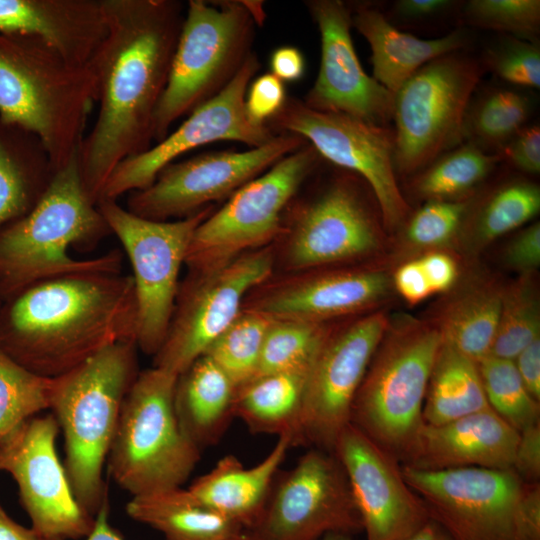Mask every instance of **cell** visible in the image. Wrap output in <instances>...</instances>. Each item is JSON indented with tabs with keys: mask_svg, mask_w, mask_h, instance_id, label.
Masks as SVG:
<instances>
[{
	"mask_svg": "<svg viewBox=\"0 0 540 540\" xmlns=\"http://www.w3.org/2000/svg\"><path fill=\"white\" fill-rule=\"evenodd\" d=\"M108 32L89 66L99 105L79 146L84 189L97 204L117 165L152 146L185 5L177 0H103Z\"/></svg>",
	"mask_w": 540,
	"mask_h": 540,
	"instance_id": "obj_1",
	"label": "cell"
},
{
	"mask_svg": "<svg viewBox=\"0 0 540 540\" xmlns=\"http://www.w3.org/2000/svg\"><path fill=\"white\" fill-rule=\"evenodd\" d=\"M7 300L0 308V349L43 377L62 376L116 342H136L132 275H67Z\"/></svg>",
	"mask_w": 540,
	"mask_h": 540,
	"instance_id": "obj_2",
	"label": "cell"
},
{
	"mask_svg": "<svg viewBox=\"0 0 540 540\" xmlns=\"http://www.w3.org/2000/svg\"><path fill=\"white\" fill-rule=\"evenodd\" d=\"M111 233L87 195L79 150L54 174L36 205L0 229V296L11 298L27 287L57 277L121 273L119 250L75 259L71 246L92 247Z\"/></svg>",
	"mask_w": 540,
	"mask_h": 540,
	"instance_id": "obj_3",
	"label": "cell"
},
{
	"mask_svg": "<svg viewBox=\"0 0 540 540\" xmlns=\"http://www.w3.org/2000/svg\"><path fill=\"white\" fill-rule=\"evenodd\" d=\"M90 66H77L36 37L0 33V119L36 136L54 170L78 150L97 103Z\"/></svg>",
	"mask_w": 540,
	"mask_h": 540,
	"instance_id": "obj_4",
	"label": "cell"
},
{
	"mask_svg": "<svg viewBox=\"0 0 540 540\" xmlns=\"http://www.w3.org/2000/svg\"><path fill=\"white\" fill-rule=\"evenodd\" d=\"M137 349L133 340L116 342L55 378L50 409L64 436V467L77 501L92 516L108 499L103 468L140 372Z\"/></svg>",
	"mask_w": 540,
	"mask_h": 540,
	"instance_id": "obj_5",
	"label": "cell"
},
{
	"mask_svg": "<svg viewBox=\"0 0 540 540\" xmlns=\"http://www.w3.org/2000/svg\"><path fill=\"white\" fill-rule=\"evenodd\" d=\"M261 1L190 0L166 87L153 118L159 142L171 125L222 92L254 52L263 25Z\"/></svg>",
	"mask_w": 540,
	"mask_h": 540,
	"instance_id": "obj_6",
	"label": "cell"
},
{
	"mask_svg": "<svg viewBox=\"0 0 540 540\" xmlns=\"http://www.w3.org/2000/svg\"><path fill=\"white\" fill-rule=\"evenodd\" d=\"M442 336L433 322L390 321L354 398L350 423L402 464L423 421V405Z\"/></svg>",
	"mask_w": 540,
	"mask_h": 540,
	"instance_id": "obj_7",
	"label": "cell"
},
{
	"mask_svg": "<svg viewBox=\"0 0 540 540\" xmlns=\"http://www.w3.org/2000/svg\"><path fill=\"white\" fill-rule=\"evenodd\" d=\"M177 375L158 367L138 373L122 404L107 456L112 479L132 497L182 485L200 459L174 407Z\"/></svg>",
	"mask_w": 540,
	"mask_h": 540,
	"instance_id": "obj_8",
	"label": "cell"
},
{
	"mask_svg": "<svg viewBox=\"0 0 540 540\" xmlns=\"http://www.w3.org/2000/svg\"><path fill=\"white\" fill-rule=\"evenodd\" d=\"M331 168L310 194L297 193L284 213L282 263L289 272L362 260L384 244L381 212L367 183L353 172Z\"/></svg>",
	"mask_w": 540,
	"mask_h": 540,
	"instance_id": "obj_9",
	"label": "cell"
},
{
	"mask_svg": "<svg viewBox=\"0 0 540 540\" xmlns=\"http://www.w3.org/2000/svg\"><path fill=\"white\" fill-rule=\"evenodd\" d=\"M323 158L308 142L235 191L196 228L185 264L207 273L280 237L284 213Z\"/></svg>",
	"mask_w": 540,
	"mask_h": 540,
	"instance_id": "obj_10",
	"label": "cell"
},
{
	"mask_svg": "<svg viewBox=\"0 0 540 540\" xmlns=\"http://www.w3.org/2000/svg\"><path fill=\"white\" fill-rule=\"evenodd\" d=\"M484 73L481 60L459 50L428 62L394 93L397 176H412L463 143L465 113Z\"/></svg>",
	"mask_w": 540,
	"mask_h": 540,
	"instance_id": "obj_11",
	"label": "cell"
},
{
	"mask_svg": "<svg viewBox=\"0 0 540 540\" xmlns=\"http://www.w3.org/2000/svg\"><path fill=\"white\" fill-rule=\"evenodd\" d=\"M97 208L121 242L133 268L137 302L136 344L154 356L166 336L179 288V272L196 228L214 210L208 206L173 221L137 216L114 200Z\"/></svg>",
	"mask_w": 540,
	"mask_h": 540,
	"instance_id": "obj_12",
	"label": "cell"
},
{
	"mask_svg": "<svg viewBox=\"0 0 540 540\" xmlns=\"http://www.w3.org/2000/svg\"><path fill=\"white\" fill-rule=\"evenodd\" d=\"M266 126L275 134L301 136L324 161L360 176L376 199L384 227L390 231L403 227L412 210L398 184L391 127L316 111L292 96Z\"/></svg>",
	"mask_w": 540,
	"mask_h": 540,
	"instance_id": "obj_13",
	"label": "cell"
},
{
	"mask_svg": "<svg viewBox=\"0 0 540 540\" xmlns=\"http://www.w3.org/2000/svg\"><path fill=\"white\" fill-rule=\"evenodd\" d=\"M275 264L270 246L242 254L207 273L189 272L179 284L164 341L153 366L175 375L204 355L242 310L246 295L269 280Z\"/></svg>",
	"mask_w": 540,
	"mask_h": 540,
	"instance_id": "obj_14",
	"label": "cell"
},
{
	"mask_svg": "<svg viewBox=\"0 0 540 540\" xmlns=\"http://www.w3.org/2000/svg\"><path fill=\"white\" fill-rule=\"evenodd\" d=\"M263 540H321L363 531L346 472L330 451L310 447L277 475L260 520L250 530Z\"/></svg>",
	"mask_w": 540,
	"mask_h": 540,
	"instance_id": "obj_15",
	"label": "cell"
},
{
	"mask_svg": "<svg viewBox=\"0 0 540 540\" xmlns=\"http://www.w3.org/2000/svg\"><path fill=\"white\" fill-rule=\"evenodd\" d=\"M306 142L299 135L279 133L260 147L207 152L172 162L151 185L129 193L127 210L155 221L189 217L226 200Z\"/></svg>",
	"mask_w": 540,
	"mask_h": 540,
	"instance_id": "obj_16",
	"label": "cell"
},
{
	"mask_svg": "<svg viewBox=\"0 0 540 540\" xmlns=\"http://www.w3.org/2000/svg\"><path fill=\"white\" fill-rule=\"evenodd\" d=\"M402 472L430 519L453 540H517L526 483L512 469L424 471L402 465Z\"/></svg>",
	"mask_w": 540,
	"mask_h": 540,
	"instance_id": "obj_17",
	"label": "cell"
},
{
	"mask_svg": "<svg viewBox=\"0 0 540 540\" xmlns=\"http://www.w3.org/2000/svg\"><path fill=\"white\" fill-rule=\"evenodd\" d=\"M388 323L384 312L375 311L329 329L307 375L297 446L333 452Z\"/></svg>",
	"mask_w": 540,
	"mask_h": 540,
	"instance_id": "obj_18",
	"label": "cell"
},
{
	"mask_svg": "<svg viewBox=\"0 0 540 540\" xmlns=\"http://www.w3.org/2000/svg\"><path fill=\"white\" fill-rule=\"evenodd\" d=\"M59 425L52 414L34 416L0 441V471L17 483L31 528L44 540H78L94 516L77 501L56 451Z\"/></svg>",
	"mask_w": 540,
	"mask_h": 540,
	"instance_id": "obj_19",
	"label": "cell"
},
{
	"mask_svg": "<svg viewBox=\"0 0 540 540\" xmlns=\"http://www.w3.org/2000/svg\"><path fill=\"white\" fill-rule=\"evenodd\" d=\"M259 68L258 56L253 52L222 92L192 111L176 130L154 146L120 162L107 179L98 201H117L125 193L148 187L165 166L200 146L236 141L256 148L269 142L276 134L267 126L252 124L244 109L247 89Z\"/></svg>",
	"mask_w": 540,
	"mask_h": 540,
	"instance_id": "obj_20",
	"label": "cell"
},
{
	"mask_svg": "<svg viewBox=\"0 0 540 540\" xmlns=\"http://www.w3.org/2000/svg\"><path fill=\"white\" fill-rule=\"evenodd\" d=\"M304 3L321 40L319 71L302 99L304 104L316 111L347 114L390 127L394 94L361 66L351 36L350 5L341 0Z\"/></svg>",
	"mask_w": 540,
	"mask_h": 540,
	"instance_id": "obj_21",
	"label": "cell"
},
{
	"mask_svg": "<svg viewBox=\"0 0 540 540\" xmlns=\"http://www.w3.org/2000/svg\"><path fill=\"white\" fill-rule=\"evenodd\" d=\"M333 453L348 477L367 540H406L430 520L400 461L355 425L342 430Z\"/></svg>",
	"mask_w": 540,
	"mask_h": 540,
	"instance_id": "obj_22",
	"label": "cell"
},
{
	"mask_svg": "<svg viewBox=\"0 0 540 540\" xmlns=\"http://www.w3.org/2000/svg\"><path fill=\"white\" fill-rule=\"evenodd\" d=\"M262 290L242 308L273 320L317 324L359 314L382 303L391 292L389 275L376 268L314 269L260 285Z\"/></svg>",
	"mask_w": 540,
	"mask_h": 540,
	"instance_id": "obj_23",
	"label": "cell"
},
{
	"mask_svg": "<svg viewBox=\"0 0 540 540\" xmlns=\"http://www.w3.org/2000/svg\"><path fill=\"white\" fill-rule=\"evenodd\" d=\"M519 432L491 408L441 425L424 424L402 465L424 471L511 469Z\"/></svg>",
	"mask_w": 540,
	"mask_h": 540,
	"instance_id": "obj_24",
	"label": "cell"
},
{
	"mask_svg": "<svg viewBox=\"0 0 540 540\" xmlns=\"http://www.w3.org/2000/svg\"><path fill=\"white\" fill-rule=\"evenodd\" d=\"M108 32L103 0H0V33L38 38L88 66Z\"/></svg>",
	"mask_w": 540,
	"mask_h": 540,
	"instance_id": "obj_25",
	"label": "cell"
},
{
	"mask_svg": "<svg viewBox=\"0 0 540 540\" xmlns=\"http://www.w3.org/2000/svg\"><path fill=\"white\" fill-rule=\"evenodd\" d=\"M291 447L290 437L280 436L268 454L251 467H245L237 457L228 454L187 490L204 506L252 530L262 516Z\"/></svg>",
	"mask_w": 540,
	"mask_h": 540,
	"instance_id": "obj_26",
	"label": "cell"
},
{
	"mask_svg": "<svg viewBox=\"0 0 540 540\" xmlns=\"http://www.w3.org/2000/svg\"><path fill=\"white\" fill-rule=\"evenodd\" d=\"M350 8L353 27L371 48L372 77L393 94L425 64L464 50L468 42L464 28L439 38L420 39L400 30L372 4L359 3Z\"/></svg>",
	"mask_w": 540,
	"mask_h": 540,
	"instance_id": "obj_27",
	"label": "cell"
},
{
	"mask_svg": "<svg viewBox=\"0 0 540 540\" xmlns=\"http://www.w3.org/2000/svg\"><path fill=\"white\" fill-rule=\"evenodd\" d=\"M237 387L202 355L177 377L174 407L185 435L201 450L216 444L235 418Z\"/></svg>",
	"mask_w": 540,
	"mask_h": 540,
	"instance_id": "obj_28",
	"label": "cell"
},
{
	"mask_svg": "<svg viewBox=\"0 0 540 540\" xmlns=\"http://www.w3.org/2000/svg\"><path fill=\"white\" fill-rule=\"evenodd\" d=\"M54 171L36 136L0 119V229L36 205Z\"/></svg>",
	"mask_w": 540,
	"mask_h": 540,
	"instance_id": "obj_29",
	"label": "cell"
},
{
	"mask_svg": "<svg viewBox=\"0 0 540 540\" xmlns=\"http://www.w3.org/2000/svg\"><path fill=\"white\" fill-rule=\"evenodd\" d=\"M309 368L261 375L238 387L235 417L253 433L289 436L297 446Z\"/></svg>",
	"mask_w": 540,
	"mask_h": 540,
	"instance_id": "obj_30",
	"label": "cell"
},
{
	"mask_svg": "<svg viewBox=\"0 0 540 540\" xmlns=\"http://www.w3.org/2000/svg\"><path fill=\"white\" fill-rule=\"evenodd\" d=\"M125 509L132 520L160 532L165 540H229L244 529L182 487L132 497Z\"/></svg>",
	"mask_w": 540,
	"mask_h": 540,
	"instance_id": "obj_31",
	"label": "cell"
},
{
	"mask_svg": "<svg viewBox=\"0 0 540 540\" xmlns=\"http://www.w3.org/2000/svg\"><path fill=\"white\" fill-rule=\"evenodd\" d=\"M503 286L481 280L468 284L444 305L433 322L442 340L479 362L489 355L500 314Z\"/></svg>",
	"mask_w": 540,
	"mask_h": 540,
	"instance_id": "obj_32",
	"label": "cell"
},
{
	"mask_svg": "<svg viewBox=\"0 0 540 540\" xmlns=\"http://www.w3.org/2000/svg\"><path fill=\"white\" fill-rule=\"evenodd\" d=\"M488 408L477 362L442 340L425 395L424 424L441 425Z\"/></svg>",
	"mask_w": 540,
	"mask_h": 540,
	"instance_id": "obj_33",
	"label": "cell"
},
{
	"mask_svg": "<svg viewBox=\"0 0 540 540\" xmlns=\"http://www.w3.org/2000/svg\"><path fill=\"white\" fill-rule=\"evenodd\" d=\"M500 163L499 154H489L463 142L410 176L409 189L424 201L469 199Z\"/></svg>",
	"mask_w": 540,
	"mask_h": 540,
	"instance_id": "obj_34",
	"label": "cell"
},
{
	"mask_svg": "<svg viewBox=\"0 0 540 540\" xmlns=\"http://www.w3.org/2000/svg\"><path fill=\"white\" fill-rule=\"evenodd\" d=\"M539 211V186L525 179H512L475 199L461 235L479 250L526 224Z\"/></svg>",
	"mask_w": 540,
	"mask_h": 540,
	"instance_id": "obj_35",
	"label": "cell"
},
{
	"mask_svg": "<svg viewBox=\"0 0 540 540\" xmlns=\"http://www.w3.org/2000/svg\"><path fill=\"white\" fill-rule=\"evenodd\" d=\"M532 107L530 97L514 88L491 87L473 95L464 117L463 142L498 154L528 124Z\"/></svg>",
	"mask_w": 540,
	"mask_h": 540,
	"instance_id": "obj_36",
	"label": "cell"
},
{
	"mask_svg": "<svg viewBox=\"0 0 540 540\" xmlns=\"http://www.w3.org/2000/svg\"><path fill=\"white\" fill-rule=\"evenodd\" d=\"M535 272L503 286L497 330L489 355L514 360L540 338V301Z\"/></svg>",
	"mask_w": 540,
	"mask_h": 540,
	"instance_id": "obj_37",
	"label": "cell"
},
{
	"mask_svg": "<svg viewBox=\"0 0 540 540\" xmlns=\"http://www.w3.org/2000/svg\"><path fill=\"white\" fill-rule=\"evenodd\" d=\"M274 320L242 308L204 355L212 359L240 387L255 374L266 333Z\"/></svg>",
	"mask_w": 540,
	"mask_h": 540,
	"instance_id": "obj_38",
	"label": "cell"
},
{
	"mask_svg": "<svg viewBox=\"0 0 540 540\" xmlns=\"http://www.w3.org/2000/svg\"><path fill=\"white\" fill-rule=\"evenodd\" d=\"M54 386L55 378L31 372L0 349V441L50 408Z\"/></svg>",
	"mask_w": 540,
	"mask_h": 540,
	"instance_id": "obj_39",
	"label": "cell"
},
{
	"mask_svg": "<svg viewBox=\"0 0 540 540\" xmlns=\"http://www.w3.org/2000/svg\"><path fill=\"white\" fill-rule=\"evenodd\" d=\"M490 408L518 432L540 422L539 401L526 389L514 361L487 355L478 363Z\"/></svg>",
	"mask_w": 540,
	"mask_h": 540,
	"instance_id": "obj_40",
	"label": "cell"
},
{
	"mask_svg": "<svg viewBox=\"0 0 540 540\" xmlns=\"http://www.w3.org/2000/svg\"><path fill=\"white\" fill-rule=\"evenodd\" d=\"M329 329L326 324L274 320L264 338L252 379L309 367Z\"/></svg>",
	"mask_w": 540,
	"mask_h": 540,
	"instance_id": "obj_41",
	"label": "cell"
},
{
	"mask_svg": "<svg viewBox=\"0 0 540 540\" xmlns=\"http://www.w3.org/2000/svg\"><path fill=\"white\" fill-rule=\"evenodd\" d=\"M475 199L476 195L458 201H425L400 229L405 243L426 251L440 250L451 244L461 236Z\"/></svg>",
	"mask_w": 540,
	"mask_h": 540,
	"instance_id": "obj_42",
	"label": "cell"
},
{
	"mask_svg": "<svg viewBox=\"0 0 540 540\" xmlns=\"http://www.w3.org/2000/svg\"><path fill=\"white\" fill-rule=\"evenodd\" d=\"M462 6L463 24L537 42L539 0H470Z\"/></svg>",
	"mask_w": 540,
	"mask_h": 540,
	"instance_id": "obj_43",
	"label": "cell"
},
{
	"mask_svg": "<svg viewBox=\"0 0 540 540\" xmlns=\"http://www.w3.org/2000/svg\"><path fill=\"white\" fill-rule=\"evenodd\" d=\"M486 70L504 82L522 88L540 87L538 42L504 35L490 46L481 59Z\"/></svg>",
	"mask_w": 540,
	"mask_h": 540,
	"instance_id": "obj_44",
	"label": "cell"
},
{
	"mask_svg": "<svg viewBox=\"0 0 540 540\" xmlns=\"http://www.w3.org/2000/svg\"><path fill=\"white\" fill-rule=\"evenodd\" d=\"M287 97L285 83L270 72L264 73L249 84L244 100L246 116L252 124L266 126Z\"/></svg>",
	"mask_w": 540,
	"mask_h": 540,
	"instance_id": "obj_45",
	"label": "cell"
},
{
	"mask_svg": "<svg viewBox=\"0 0 540 540\" xmlns=\"http://www.w3.org/2000/svg\"><path fill=\"white\" fill-rule=\"evenodd\" d=\"M506 162L529 175L540 173V126L527 124L498 153Z\"/></svg>",
	"mask_w": 540,
	"mask_h": 540,
	"instance_id": "obj_46",
	"label": "cell"
},
{
	"mask_svg": "<svg viewBox=\"0 0 540 540\" xmlns=\"http://www.w3.org/2000/svg\"><path fill=\"white\" fill-rule=\"evenodd\" d=\"M508 267L521 274L535 272L540 264V223L534 222L521 230L504 252Z\"/></svg>",
	"mask_w": 540,
	"mask_h": 540,
	"instance_id": "obj_47",
	"label": "cell"
},
{
	"mask_svg": "<svg viewBox=\"0 0 540 540\" xmlns=\"http://www.w3.org/2000/svg\"><path fill=\"white\" fill-rule=\"evenodd\" d=\"M525 483L540 479V422L519 432L512 468Z\"/></svg>",
	"mask_w": 540,
	"mask_h": 540,
	"instance_id": "obj_48",
	"label": "cell"
},
{
	"mask_svg": "<svg viewBox=\"0 0 540 540\" xmlns=\"http://www.w3.org/2000/svg\"><path fill=\"white\" fill-rule=\"evenodd\" d=\"M423 269L432 294L449 291L458 278V266L455 259L441 250L424 253L417 259Z\"/></svg>",
	"mask_w": 540,
	"mask_h": 540,
	"instance_id": "obj_49",
	"label": "cell"
},
{
	"mask_svg": "<svg viewBox=\"0 0 540 540\" xmlns=\"http://www.w3.org/2000/svg\"><path fill=\"white\" fill-rule=\"evenodd\" d=\"M392 286L409 304L415 305L432 295L431 288L417 259L401 264L391 278Z\"/></svg>",
	"mask_w": 540,
	"mask_h": 540,
	"instance_id": "obj_50",
	"label": "cell"
},
{
	"mask_svg": "<svg viewBox=\"0 0 540 540\" xmlns=\"http://www.w3.org/2000/svg\"><path fill=\"white\" fill-rule=\"evenodd\" d=\"M457 3L453 0H397L392 4L391 14L402 22L415 23L440 17Z\"/></svg>",
	"mask_w": 540,
	"mask_h": 540,
	"instance_id": "obj_51",
	"label": "cell"
},
{
	"mask_svg": "<svg viewBox=\"0 0 540 540\" xmlns=\"http://www.w3.org/2000/svg\"><path fill=\"white\" fill-rule=\"evenodd\" d=\"M517 540H540V483H526L520 502Z\"/></svg>",
	"mask_w": 540,
	"mask_h": 540,
	"instance_id": "obj_52",
	"label": "cell"
},
{
	"mask_svg": "<svg viewBox=\"0 0 540 540\" xmlns=\"http://www.w3.org/2000/svg\"><path fill=\"white\" fill-rule=\"evenodd\" d=\"M270 73L282 82H294L301 79L306 70L303 53L294 46L276 48L270 56Z\"/></svg>",
	"mask_w": 540,
	"mask_h": 540,
	"instance_id": "obj_53",
	"label": "cell"
},
{
	"mask_svg": "<svg viewBox=\"0 0 540 540\" xmlns=\"http://www.w3.org/2000/svg\"><path fill=\"white\" fill-rule=\"evenodd\" d=\"M513 361L528 392L540 401V338L525 347Z\"/></svg>",
	"mask_w": 540,
	"mask_h": 540,
	"instance_id": "obj_54",
	"label": "cell"
},
{
	"mask_svg": "<svg viewBox=\"0 0 540 540\" xmlns=\"http://www.w3.org/2000/svg\"><path fill=\"white\" fill-rule=\"evenodd\" d=\"M109 500L106 499L94 516L91 532L85 540H124L109 522Z\"/></svg>",
	"mask_w": 540,
	"mask_h": 540,
	"instance_id": "obj_55",
	"label": "cell"
},
{
	"mask_svg": "<svg viewBox=\"0 0 540 540\" xmlns=\"http://www.w3.org/2000/svg\"><path fill=\"white\" fill-rule=\"evenodd\" d=\"M0 540H44L32 528H26L0 507Z\"/></svg>",
	"mask_w": 540,
	"mask_h": 540,
	"instance_id": "obj_56",
	"label": "cell"
},
{
	"mask_svg": "<svg viewBox=\"0 0 540 540\" xmlns=\"http://www.w3.org/2000/svg\"><path fill=\"white\" fill-rule=\"evenodd\" d=\"M406 540H453L434 520L430 519Z\"/></svg>",
	"mask_w": 540,
	"mask_h": 540,
	"instance_id": "obj_57",
	"label": "cell"
},
{
	"mask_svg": "<svg viewBox=\"0 0 540 540\" xmlns=\"http://www.w3.org/2000/svg\"><path fill=\"white\" fill-rule=\"evenodd\" d=\"M229 540H263L250 530L243 529Z\"/></svg>",
	"mask_w": 540,
	"mask_h": 540,
	"instance_id": "obj_58",
	"label": "cell"
},
{
	"mask_svg": "<svg viewBox=\"0 0 540 540\" xmlns=\"http://www.w3.org/2000/svg\"><path fill=\"white\" fill-rule=\"evenodd\" d=\"M321 540H353V536L343 533H331L324 536Z\"/></svg>",
	"mask_w": 540,
	"mask_h": 540,
	"instance_id": "obj_59",
	"label": "cell"
}]
</instances>
